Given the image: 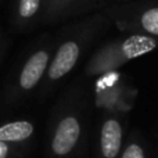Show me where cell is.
I'll list each match as a JSON object with an SVG mask.
<instances>
[{"instance_id": "obj_1", "label": "cell", "mask_w": 158, "mask_h": 158, "mask_svg": "<svg viewBox=\"0 0 158 158\" xmlns=\"http://www.w3.org/2000/svg\"><path fill=\"white\" fill-rule=\"evenodd\" d=\"M158 47V40L142 33H131L112 40L97 50L89 60L86 71L89 75H101L108 71H117L121 65L137 57L147 54Z\"/></svg>"}, {"instance_id": "obj_2", "label": "cell", "mask_w": 158, "mask_h": 158, "mask_svg": "<svg viewBox=\"0 0 158 158\" xmlns=\"http://www.w3.org/2000/svg\"><path fill=\"white\" fill-rule=\"evenodd\" d=\"M135 98L136 90L129 87L117 71L104 72L94 83V104L104 112H128Z\"/></svg>"}, {"instance_id": "obj_3", "label": "cell", "mask_w": 158, "mask_h": 158, "mask_svg": "<svg viewBox=\"0 0 158 158\" xmlns=\"http://www.w3.org/2000/svg\"><path fill=\"white\" fill-rule=\"evenodd\" d=\"M82 139V119L78 114L69 112L58 121L52 137L50 148L58 158L69 157L78 148Z\"/></svg>"}, {"instance_id": "obj_4", "label": "cell", "mask_w": 158, "mask_h": 158, "mask_svg": "<svg viewBox=\"0 0 158 158\" xmlns=\"http://www.w3.org/2000/svg\"><path fill=\"white\" fill-rule=\"evenodd\" d=\"M122 147V121L112 112H107V117L100 125V133H98V158H119Z\"/></svg>"}, {"instance_id": "obj_5", "label": "cell", "mask_w": 158, "mask_h": 158, "mask_svg": "<svg viewBox=\"0 0 158 158\" xmlns=\"http://www.w3.org/2000/svg\"><path fill=\"white\" fill-rule=\"evenodd\" d=\"M82 46L83 43L79 39H68L64 43H61L47 68L50 81H58L74 69L81 56Z\"/></svg>"}, {"instance_id": "obj_6", "label": "cell", "mask_w": 158, "mask_h": 158, "mask_svg": "<svg viewBox=\"0 0 158 158\" xmlns=\"http://www.w3.org/2000/svg\"><path fill=\"white\" fill-rule=\"evenodd\" d=\"M50 56L47 50H38L25 63L19 74V86L24 90H31L38 85L46 69L49 68Z\"/></svg>"}, {"instance_id": "obj_7", "label": "cell", "mask_w": 158, "mask_h": 158, "mask_svg": "<svg viewBox=\"0 0 158 158\" xmlns=\"http://www.w3.org/2000/svg\"><path fill=\"white\" fill-rule=\"evenodd\" d=\"M119 27L132 31V33H142L158 39V6L146 8L132 19L121 22Z\"/></svg>"}, {"instance_id": "obj_8", "label": "cell", "mask_w": 158, "mask_h": 158, "mask_svg": "<svg viewBox=\"0 0 158 158\" xmlns=\"http://www.w3.org/2000/svg\"><path fill=\"white\" fill-rule=\"evenodd\" d=\"M33 125L28 121H15L0 126V142H24L33 135Z\"/></svg>"}, {"instance_id": "obj_9", "label": "cell", "mask_w": 158, "mask_h": 158, "mask_svg": "<svg viewBox=\"0 0 158 158\" xmlns=\"http://www.w3.org/2000/svg\"><path fill=\"white\" fill-rule=\"evenodd\" d=\"M42 0H19L18 4V14L21 18L29 19L38 13L40 7Z\"/></svg>"}, {"instance_id": "obj_10", "label": "cell", "mask_w": 158, "mask_h": 158, "mask_svg": "<svg viewBox=\"0 0 158 158\" xmlns=\"http://www.w3.org/2000/svg\"><path fill=\"white\" fill-rule=\"evenodd\" d=\"M119 158H147L143 146L136 140H132L122 147Z\"/></svg>"}, {"instance_id": "obj_11", "label": "cell", "mask_w": 158, "mask_h": 158, "mask_svg": "<svg viewBox=\"0 0 158 158\" xmlns=\"http://www.w3.org/2000/svg\"><path fill=\"white\" fill-rule=\"evenodd\" d=\"M53 2H54V6L57 7V10H63V8H65L67 6L75 3L77 0H53Z\"/></svg>"}, {"instance_id": "obj_12", "label": "cell", "mask_w": 158, "mask_h": 158, "mask_svg": "<svg viewBox=\"0 0 158 158\" xmlns=\"http://www.w3.org/2000/svg\"><path fill=\"white\" fill-rule=\"evenodd\" d=\"M8 154V144L4 142H0V158H6Z\"/></svg>"}, {"instance_id": "obj_13", "label": "cell", "mask_w": 158, "mask_h": 158, "mask_svg": "<svg viewBox=\"0 0 158 158\" xmlns=\"http://www.w3.org/2000/svg\"><path fill=\"white\" fill-rule=\"evenodd\" d=\"M52 2H53V0H52Z\"/></svg>"}]
</instances>
